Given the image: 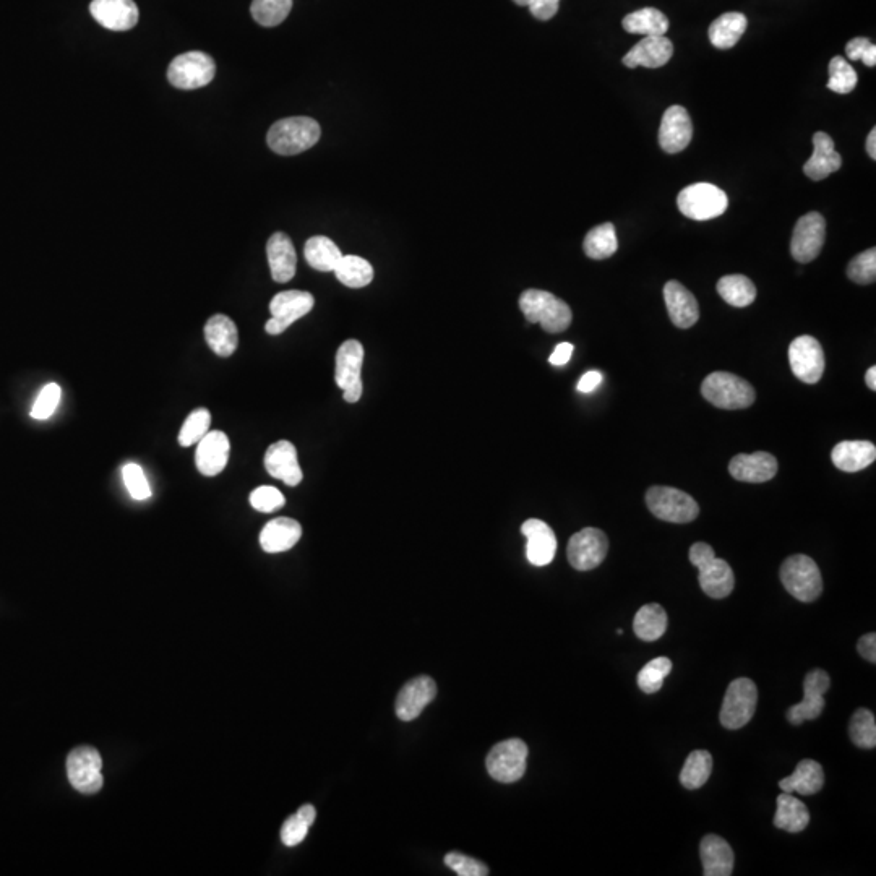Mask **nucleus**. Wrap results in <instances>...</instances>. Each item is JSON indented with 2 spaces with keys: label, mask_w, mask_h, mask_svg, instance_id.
Instances as JSON below:
<instances>
[{
  "label": "nucleus",
  "mask_w": 876,
  "mask_h": 876,
  "mask_svg": "<svg viewBox=\"0 0 876 876\" xmlns=\"http://www.w3.org/2000/svg\"><path fill=\"white\" fill-rule=\"evenodd\" d=\"M622 26L623 30L632 33V35L666 36L667 30H669V20L661 10L646 7V9L628 13L627 17L622 20Z\"/></svg>",
  "instance_id": "36"
},
{
  "label": "nucleus",
  "mask_w": 876,
  "mask_h": 876,
  "mask_svg": "<svg viewBox=\"0 0 876 876\" xmlns=\"http://www.w3.org/2000/svg\"><path fill=\"white\" fill-rule=\"evenodd\" d=\"M520 309L529 323H539L547 333H562L572 325L570 305L541 289H528L520 297Z\"/></svg>",
  "instance_id": "1"
},
{
  "label": "nucleus",
  "mask_w": 876,
  "mask_h": 876,
  "mask_svg": "<svg viewBox=\"0 0 876 876\" xmlns=\"http://www.w3.org/2000/svg\"><path fill=\"white\" fill-rule=\"evenodd\" d=\"M813 146H815V150H813L812 158L808 159L803 166V172L812 181H823L833 172L841 169L842 158L838 151L834 150L833 138L825 132H816L813 135Z\"/></svg>",
  "instance_id": "28"
},
{
  "label": "nucleus",
  "mask_w": 876,
  "mask_h": 876,
  "mask_svg": "<svg viewBox=\"0 0 876 876\" xmlns=\"http://www.w3.org/2000/svg\"><path fill=\"white\" fill-rule=\"evenodd\" d=\"M667 312L675 327L687 330L700 318V307L695 296L679 281H669L664 288Z\"/></svg>",
  "instance_id": "26"
},
{
  "label": "nucleus",
  "mask_w": 876,
  "mask_h": 876,
  "mask_svg": "<svg viewBox=\"0 0 876 876\" xmlns=\"http://www.w3.org/2000/svg\"><path fill=\"white\" fill-rule=\"evenodd\" d=\"M286 499L276 487L262 486L250 494V505L260 513H273L284 507Z\"/></svg>",
  "instance_id": "53"
},
{
  "label": "nucleus",
  "mask_w": 876,
  "mask_h": 876,
  "mask_svg": "<svg viewBox=\"0 0 876 876\" xmlns=\"http://www.w3.org/2000/svg\"><path fill=\"white\" fill-rule=\"evenodd\" d=\"M857 82H859L857 72L852 69V65L846 59L839 56L831 59L829 62V90L838 93V95H849L855 90Z\"/></svg>",
  "instance_id": "46"
},
{
  "label": "nucleus",
  "mask_w": 876,
  "mask_h": 876,
  "mask_svg": "<svg viewBox=\"0 0 876 876\" xmlns=\"http://www.w3.org/2000/svg\"><path fill=\"white\" fill-rule=\"evenodd\" d=\"M584 254L593 260H604L612 257L619 249V241L615 234L614 224L604 223L591 229L584 237Z\"/></svg>",
  "instance_id": "41"
},
{
  "label": "nucleus",
  "mask_w": 876,
  "mask_h": 876,
  "mask_svg": "<svg viewBox=\"0 0 876 876\" xmlns=\"http://www.w3.org/2000/svg\"><path fill=\"white\" fill-rule=\"evenodd\" d=\"M789 364L792 374L800 382L815 385L825 374V353L818 340L813 336L803 335L795 338L789 346Z\"/></svg>",
  "instance_id": "15"
},
{
  "label": "nucleus",
  "mask_w": 876,
  "mask_h": 876,
  "mask_svg": "<svg viewBox=\"0 0 876 876\" xmlns=\"http://www.w3.org/2000/svg\"><path fill=\"white\" fill-rule=\"evenodd\" d=\"M103 760L93 747H78L67 756V776L70 784L82 794H96L103 789Z\"/></svg>",
  "instance_id": "12"
},
{
  "label": "nucleus",
  "mask_w": 876,
  "mask_h": 876,
  "mask_svg": "<svg viewBox=\"0 0 876 876\" xmlns=\"http://www.w3.org/2000/svg\"><path fill=\"white\" fill-rule=\"evenodd\" d=\"M701 862L705 876H730L734 870L735 855L726 839L708 834L700 844Z\"/></svg>",
  "instance_id": "29"
},
{
  "label": "nucleus",
  "mask_w": 876,
  "mask_h": 876,
  "mask_svg": "<svg viewBox=\"0 0 876 876\" xmlns=\"http://www.w3.org/2000/svg\"><path fill=\"white\" fill-rule=\"evenodd\" d=\"M865 382H867L868 388L872 391H876V367L872 365L870 369L867 370V374H865Z\"/></svg>",
  "instance_id": "60"
},
{
  "label": "nucleus",
  "mask_w": 876,
  "mask_h": 876,
  "mask_svg": "<svg viewBox=\"0 0 876 876\" xmlns=\"http://www.w3.org/2000/svg\"><path fill=\"white\" fill-rule=\"evenodd\" d=\"M445 865L460 876H487L489 868L477 859L460 852H450L445 855Z\"/></svg>",
  "instance_id": "52"
},
{
  "label": "nucleus",
  "mask_w": 876,
  "mask_h": 876,
  "mask_svg": "<svg viewBox=\"0 0 876 876\" xmlns=\"http://www.w3.org/2000/svg\"><path fill=\"white\" fill-rule=\"evenodd\" d=\"M62 390L57 383H49L41 390L38 398H36L33 408H31V417L36 421H44L54 414L59 401H61Z\"/></svg>",
  "instance_id": "50"
},
{
  "label": "nucleus",
  "mask_w": 876,
  "mask_h": 876,
  "mask_svg": "<svg viewBox=\"0 0 876 876\" xmlns=\"http://www.w3.org/2000/svg\"><path fill=\"white\" fill-rule=\"evenodd\" d=\"M849 734L854 745L865 750L876 747V722L875 714L868 709L860 708L855 711L849 726Z\"/></svg>",
  "instance_id": "45"
},
{
  "label": "nucleus",
  "mask_w": 876,
  "mask_h": 876,
  "mask_svg": "<svg viewBox=\"0 0 876 876\" xmlns=\"http://www.w3.org/2000/svg\"><path fill=\"white\" fill-rule=\"evenodd\" d=\"M229 451H231V443L228 435L221 430L208 432L198 442L197 453H195L198 471L207 477H215L223 473L224 468L228 466Z\"/></svg>",
  "instance_id": "23"
},
{
  "label": "nucleus",
  "mask_w": 876,
  "mask_h": 876,
  "mask_svg": "<svg viewBox=\"0 0 876 876\" xmlns=\"http://www.w3.org/2000/svg\"><path fill=\"white\" fill-rule=\"evenodd\" d=\"M756 701H758V690L753 680L745 677L734 680L727 688L726 696L722 701L721 714H719L722 726L732 730L747 726L755 714Z\"/></svg>",
  "instance_id": "9"
},
{
  "label": "nucleus",
  "mask_w": 876,
  "mask_h": 876,
  "mask_svg": "<svg viewBox=\"0 0 876 876\" xmlns=\"http://www.w3.org/2000/svg\"><path fill=\"white\" fill-rule=\"evenodd\" d=\"M646 505L656 518L667 523H692L700 515V507L692 495L674 487H651L646 492Z\"/></svg>",
  "instance_id": "6"
},
{
  "label": "nucleus",
  "mask_w": 876,
  "mask_h": 876,
  "mask_svg": "<svg viewBox=\"0 0 876 876\" xmlns=\"http://www.w3.org/2000/svg\"><path fill=\"white\" fill-rule=\"evenodd\" d=\"M335 275L340 283L348 288H365L374 280V267L365 258L343 255L338 267L335 268Z\"/></svg>",
  "instance_id": "39"
},
{
  "label": "nucleus",
  "mask_w": 876,
  "mask_h": 876,
  "mask_svg": "<svg viewBox=\"0 0 876 876\" xmlns=\"http://www.w3.org/2000/svg\"><path fill=\"white\" fill-rule=\"evenodd\" d=\"M528 745L521 739H508L497 743L489 755L486 766L490 778L503 784L520 781L526 773Z\"/></svg>",
  "instance_id": "8"
},
{
  "label": "nucleus",
  "mask_w": 876,
  "mask_h": 876,
  "mask_svg": "<svg viewBox=\"0 0 876 876\" xmlns=\"http://www.w3.org/2000/svg\"><path fill=\"white\" fill-rule=\"evenodd\" d=\"M292 9V0H254L250 13L258 25L278 26L288 18Z\"/></svg>",
  "instance_id": "44"
},
{
  "label": "nucleus",
  "mask_w": 876,
  "mask_h": 876,
  "mask_svg": "<svg viewBox=\"0 0 876 876\" xmlns=\"http://www.w3.org/2000/svg\"><path fill=\"white\" fill-rule=\"evenodd\" d=\"M516 5H520V7H528L529 0H513Z\"/></svg>",
  "instance_id": "61"
},
{
  "label": "nucleus",
  "mask_w": 876,
  "mask_h": 876,
  "mask_svg": "<svg viewBox=\"0 0 876 876\" xmlns=\"http://www.w3.org/2000/svg\"><path fill=\"white\" fill-rule=\"evenodd\" d=\"M315 816L317 812L309 803L299 808L296 815L289 816L281 828V841L284 846L294 847L301 844L309 833L310 826L314 825Z\"/></svg>",
  "instance_id": "43"
},
{
  "label": "nucleus",
  "mask_w": 876,
  "mask_h": 876,
  "mask_svg": "<svg viewBox=\"0 0 876 876\" xmlns=\"http://www.w3.org/2000/svg\"><path fill=\"white\" fill-rule=\"evenodd\" d=\"M322 130L310 117H288L271 125L267 142L271 150L283 156H294L309 150L320 140Z\"/></svg>",
  "instance_id": "2"
},
{
  "label": "nucleus",
  "mask_w": 876,
  "mask_h": 876,
  "mask_svg": "<svg viewBox=\"0 0 876 876\" xmlns=\"http://www.w3.org/2000/svg\"><path fill=\"white\" fill-rule=\"evenodd\" d=\"M674 44L666 36H645L640 43L633 46L623 57V65L628 69L646 67V69H659L664 67L672 59Z\"/></svg>",
  "instance_id": "24"
},
{
  "label": "nucleus",
  "mask_w": 876,
  "mask_h": 876,
  "mask_svg": "<svg viewBox=\"0 0 876 876\" xmlns=\"http://www.w3.org/2000/svg\"><path fill=\"white\" fill-rule=\"evenodd\" d=\"M825 237V218L816 211L803 215L795 224L794 234H792V257L799 263L813 262L823 249Z\"/></svg>",
  "instance_id": "17"
},
{
  "label": "nucleus",
  "mask_w": 876,
  "mask_h": 876,
  "mask_svg": "<svg viewBox=\"0 0 876 876\" xmlns=\"http://www.w3.org/2000/svg\"><path fill=\"white\" fill-rule=\"evenodd\" d=\"M211 414L207 408H198L189 414L179 432L181 447H192L210 432Z\"/></svg>",
  "instance_id": "47"
},
{
  "label": "nucleus",
  "mask_w": 876,
  "mask_h": 876,
  "mask_svg": "<svg viewBox=\"0 0 876 876\" xmlns=\"http://www.w3.org/2000/svg\"><path fill=\"white\" fill-rule=\"evenodd\" d=\"M573 354V344L570 343H560L557 348H555L554 353L550 356V364L552 365H565L568 361H570V357Z\"/></svg>",
  "instance_id": "58"
},
{
  "label": "nucleus",
  "mask_w": 876,
  "mask_h": 876,
  "mask_svg": "<svg viewBox=\"0 0 876 876\" xmlns=\"http://www.w3.org/2000/svg\"><path fill=\"white\" fill-rule=\"evenodd\" d=\"M677 205L683 216L695 221L719 218L729 207L726 192L708 182L688 185L677 197Z\"/></svg>",
  "instance_id": "7"
},
{
  "label": "nucleus",
  "mask_w": 876,
  "mask_h": 876,
  "mask_svg": "<svg viewBox=\"0 0 876 876\" xmlns=\"http://www.w3.org/2000/svg\"><path fill=\"white\" fill-rule=\"evenodd\" d=\"M216 64L208 54L190 51L177 56L169 64L168 80L179 90H197L215 78Z\"/></svg>",
  "instance_id": "10"
},
{
  "label": "nucleus",
  "mask_w": 876,
  "mask_h": 876,
  "mask_svg": "<svg viewBox=\"0 0 876 876\" xmlns=\"http://www.w3.org/2000/svg\"><path fill=\"white\" fill-rule=\"evenodd\" d=\"M90 12L99 25L111 31L132 30L140 17L134 0H93Z\"/></svg>",
  "instance_id": "20"
},
{
  "label": "nucleus",
  "mask_w": 876,
  "mask_h": 876,
  "mask_svg": "<svg viewBox=\"0 0 876 876\" xmlns=\"http://www.w3.org/2000/svg\"><path fill=\"white\" fill-rule=\"evenodd\" d=\"M267 257L270 263L271 278L276 283H288L296 276L297 255L288 234L275 232L268 239Z\"/></svg>",
  "instance_id": "27"
},
{
  "label": "nucleus",
  "mask_w": 876,
  "mask_h": 876,
  "mask_svg": "<svg viewBox=\"0 0 876 876\" xmlns=\"http://www.w3.org/2000/svg\"><path fill=\"white\" fill-rule=\"evenodd\" d=\"M776 815L774 826L784 829L787 833H800L810 823V813L805 803L795 799L789 792H782L776 800Z\"/></svg>",
  "instance_id": "34"
},
{
  "label": "nucleus",
  "mask_w": 876,
  "mask_h": 876,
  "mask_svg": "<svg viewBox=\"0 0 876 876\" xmlns=\"http://www.w3.org/2000/svg\"><path fill=\"white\" fill-rule=\"evenodd\" d=\"M867 153L872 159H876V129H872L867 138Z\"/></svg>",
  "instance_id": "59"
},
{
  "label": "nucleus",
  "mask_w": 876,
  "mask_h": 876,
  "mask_svg": "<svg viewBox=\"0 0 876 876\" xmlns=\"http://www.w3.org/2000/svg\"><path fill=\"white\" fill-rule=\"evenodd\" d=\"M205 340L211 351L219 357H229L239 346V331L228 315H213L205 325Z\"/></svg>",
  "instance_id": "32"
},
{
  "label": "nucleus",
  "mask_w": 876,
  "mask_h": 876,
  "mask_svg": "<svg viewBox=\"0 0 876 876\" xmlns=\"http://www.w3.org/2000/svg\"><path fill=\"white\" fill-rule=\"evenodd\" d=\"M831 460L844 473H857L876 460V447L867 440H847L834 447Z\"/></svg>",
  "instance_id": "31"
},
{
  "label": "nucleus",
  "mask_w": 876,
  "mask_h": 876,
  "mask_svg": "<svg viewBox=\"0 0 876 876\" xmlns=\"http://www.w3.org/2000/svg\"><path fill=\"white\" fill-rule=\"evenodd\" d=\"M609 552V539L601 529L584 528L573 534L568 542V562L578 572H589L599 567Z\"/></svg>",
  "instance_id": "14"
},
{
  "label": "nucleus",
  "mask_w": 876,
  "mask_h": 876,
  "mask_svg": "<svg viewBox=\"0 0 876 876\" xmlns=\"http://www.w3.org/2000/svg\"><path fill=\"white\" fill-rule=\"evenodd\" d=\"M831 679L823 669H813L803 680V700L787 711V721L800 726L802 722L820 718L825 709V693L829 690Z\"/></svg>",
  "instance_id": "16"
},
{
  "label": "nucleus",
  "mask_w": 876,
  "mask_h": 876,
  "mask_svg": "<svg viewBox=\"0 0 876 876\" xmlns=\"http://www.w3.org/2000/svg\"><path fill=\"white\" fill-rule=\"evenodd\" d=\"M781 581L787 593L800 602H813L823 593L820 568L808 555H792L782 563Z\"/></svg>",
  "instance_id": "5"
},
{
  "label": "nucleus",
  "mask_w": 876,
  "mask_h": 876,
  "mask_svg": "<svg viewBox=\"0 0 876 876\" xmlns=\"http://www.w3.org/2000/svg\"><path fill=\"white\" fill-rule=\"evenodd\" d=\"M521 533L528 539L526 557L531 565L546 567L554 560L555 552H557V537L549 524L531 518V520L524 521Z\"/></svg>",
  "instance_id": "21"
},
{
  "label": "nucleus",
  "mask_w": 876,
  "mask_h": 876,
  "mask_svg": "<svg viewBox=\"0 0 876 876\" xmlns=\"http://www.w3.org/2000/svg\"><path fill=\"white\" fill-rule=\"evenodd\" d=\"M435 696H437V685L434 679L421 675L409 680L396 696V716L404 722L414 721L421 716L422 711L430 705V701L434 700Z\"/></svg>",
  "instance_id": "18"
},
{
  "label": "nucleus",
  "mask_w": 876,
  "mask_h": 876,
  "mask_svg": "<svg viewBox=\"0 0 876 876\" xmlns=\"http://www.w3.org/2000/svg\"><path fill=\"white\" fill-rule=\"evenodd\" d=\"M125 487L135 500H148L151 497L150 484L146 481L143 469L135 463L125 464L122 468Z\"/></svg>",
  "instance_id": "51"
},
{
  "label": "nucleus",
  "mask_w": 876,
  "mask_h": 876,
  "mask_svg": "<svg viewBox=\"0 0 876 876\" xmlns=\"http://www.w3.org/2000/svg\"><path fill=\"white\" fill-rule=\"evenodd\" d=\"M304 255L310 267L325 273L335 271L343 258L340 247L325 236L310 237L309 241L305 242Z\"/></svg>",
  "instance_id": "37"
},
{
  "label": "nucleus",
  "mask_w": 876,
  "mask_h": 876,
  "mask_svg": "<svg viewBox=\"0 0 876 876\" xmlns=\"http://www.w3.org/2000/svg\"><path fill=\"white\" fill-rule=\"evenodd\" d=\"M701 395L719 409L735 411L750 408L756 400L752 385L729 372H713L701 383Z\"/></svg>",
  "instance_id": "4"
},
{
  "label": "nucleus",
  "mask_w": 876,
  "mask_h": 876,
  "mask_svg": "<svg viewBox=\"0 0 876 876\" xmlns=\"http://www.w3.org/2000/svg\"><path fill=\"white\" fill-rule=\"evenodd\" d=\"M633 630L643 641H656L667 630V614L659 604H646L636 612Z\"/></svg>",
  "instance_id": "38"
},
{
  "label": "nucleus",
  "mask_w": 876,
  "mask_h": 876,
  "mask_svg": "<svg viewBox=\"0 0 876 876\" xmlns=\"http://www.w3.org/2000/svg\"><path fill=\"white\" fill-rule=\"evenodd\" d=\"M690 562L698 568V581L703 593L713 599H724L734 591L735 576L726 560L718 559L713 547L696 542L690 549Z\"/></svg>",
  "instance_id": "3"
},
{
  "label": "nucleus",
  "mask_w": 876,
  "mask_h": 876,
  "mask_svg": "<svg viewBox=\"0 0 876 876\" xmlns=\"http://www.w3.org/2000/svg\"><path fill=\"white\" fill-rule=\"evenodd\" d=\"M857 649H859L860 656L867 659V661L875 664L876 662V635L875 633H867V635L862 636L860 638L859 643H857Z\"/></svg>",
  "instance_id": "56"
},
{
  "label": "nucleus",
  "mask_w": 876,
  "mask_h": 876,
  "mask_svg": "<svg viewBox=\"0 0 876 876\" xmlns=\"http://www.w3.org/2000/svg\"><path fill=\"white\" fill-rule=\"evenodd\" d=\"M302 536L301 524L292 518H276L265 524L260 533V546L267 554H280L296 546Z\"/></svg>",
  "instance_id": "30"
},
{
  "label": "nucleus",
  "mask_w": 876,
  "mask_h": 876,
  "mask_svg": "<svg viewBox=\"0 0 876 876\" xmlns=\"http://www.w3.org/2000/svg\"><path fill=\"white\" fill-rule=\"evenodd\" d=\"M713 773V756L706 750H695L688 755L680 773V782L688 791L705 786Z\"/></svg>",
  "instance_id": "40"
},
{
  "label": "nucleus",
  "mask_w": 876,
  "mask_h": 876,
  "mask_svg": "<svg viewBox=\"0 0 876 876\" xmlns=\"http://www.w3.org/2000/svg\"><path fill=\"white\" fill-rule=\"evenodd\" d=\"M719 296L732 307H748L756 299V288L747 276L729 275L721 278L718 283Z\"/></svg>",
  "instance_id": "42"
},
{
  "label": "nucleus",
  "mask_w": 876,
  "mask_h": 876,
  "mask_svg": "<svg viewBox=\"0 0 876 876\" xmlns=\"http://www.w3.org/2000/svg\"><path fill=\"white\" fill-rule=\"evenodd\" d=\"M560 0H529V12L533 13V17L542 22H547L550 18H554L559 12Z\"/></svg>",
  "instance_id": "55"
},
{
  "label": "nucleus",
  "mask_w": 876,
  "mask_h": 876,
  "mask_svg": "<svg viewBox=\"0 0 876 876\" xmlns=\"http://www.w3.org/2000/svg\"><path fill=\"white\" fill-rule=\"evenodd\" d=\"M670 670H672V662L669 657H656L640 670L638 687L649 695L659 692Z\"/></svg>",
  "instance_id": "48"
},
{
  "label": "nucleus",
  "mask_w": 876,
  "mask_h": 876,
  "mask_svg": "<svg viewBox=\"0 0 876 876\" xmlns=\"http://www.w3.org/2000/svg\"><path fill=\"white\" fill-rule=\"evenodd\" d=\"M315 299L310 292L284 291L276 294L270 302L271 318L265 325L268 335H281L299 318L310 314Z\"/></svg>",
  "instance_id": "13"
},
{
  "label": "nucleus",
  "mask_w": 876,
  "mask_h": 876,
  "mask_svg": "<svg viewBox=\"0 0 876 876\" xmlns=\"http://www.w3.org/2000/svg\"><path fill=\"white\" fill-rule=\"evenodd\" d=\"M602 382L601 372H596V370H591L588 374H584L581 377L580 383H578V391L581 393H591V391L596 390Z\"/></svg>",
  "instance_id": "57"
},
{
  "label": "nucleus",
  "mask_w": 876,
  "mask_h": 876,
  "mask_svg": "<svg viewBox=\"0 0 876 876\" xmlns=\"http://www.w3.org/2000/svg\"><path fill=\"white\" fill-rule=\"evenodd\" d=\"M846 54L851 61H862L867 67L876 65V46L867 38H855L846 46Z\"/></svg>",
  "instance_id": "54"
},
{
  "label": "nucleus",
  "mask_w": 876,
  "mask_h": 876,
  "mask_svg": "<svg viewBox=\"0 0 876 876\" xmlns=\"http://www.w3.org/2000/svg\"><path fill=\"white\" fill-rule=\"evenodd\" d=\"M265 469L271 477L280 479L289 487L299 486L304 477L297 460L296 447L288 440H280L268 447L265 453Z\"/></svg>",
  "instance_id": "22"
},
{
  "label": "nucleus",
  "mask_w": 876,
  "mask_h": 876,
  "mask_svg": "<svg viewBox=\"0 0 876 876\" xmlns=\"http://www.w3.org/2000/svg\"><path fill=\"white\" fill-rule=\"evenodd\" d=\"M825 786V771L818 761H800L794 773L779 782L782 792H799L800 795H813Z\"/></svg>",
  "instance_id": "33"
},
{
  "label": "nucleus",
  "mask_w": 876,
  "mask_h": 876,
  "mask_svg": "<svg viewBox=\"0 0 876 876\" xmlns=\"http://www.w3.org/2000/svg\"><path fill=\"white\" fill-rule=\"evenodd\" d=\"M693 137L692 119L682 106H670L662 116L659 145L670 155L685 150Z\"/></svg>",
  "instance_id": "19"
},
{
  "label": "nucleus",
  "mask_w": 876,
  "mask_h": 876,
  "mask_svg": "<svg viewBox=\"0 0 876 876\" xmlns=\"http://www.w3.org/2000/svg\"><path fill=\"white\" fill-rule=\"evenodd\" d=\"M778 460L766 451H756L752 455H737L729 464V473L734 479L750 484L768 482L778 474Z\"/></svg>",
  "instance_id": "25"
},
{
  "label": "nucleus",
  "mask_w": 876,
  "mask_h": 876,
  "mask_svg": "<svg viewBox=\"0 0 876 876\" xmlns=\"http://www.w3.org/2000/svg\"><path fill=\"white\" fill-rule=\"evenodd\" d=\"M362 364H364V346L357 340L344 341L336 353V385L343 390L344 401L357 403L361 400Z\"/></svg>",
  "instance_id": "11"
},
{
  "label": "nucleus",
  "mask_w": 876,
  "mask_h": 876,
  "mask_svg": "<svg viewBox=\"0 0 876 876\" xmlns=\"http://www.w3.org/2000/svg\"><path fill=\"white\" fill-rule=\"evenodd\" d=\"M747 25V17L743 13H724L709 26V41L714 48H734L747 30Z\"/></svg>",
  "instance_id": "35"
},
{
  "label": "nucleus",
  "mask_w": 876,
  "mask_h": 876,
  "mask_svg": "<svg viewBox=\"0 0 876 876\" xmlns=\"http://www.w3.org/2000/svg\"><path fill=\"white\" fill-rule=\"evenodd\" d=\"M847 276L857 284H872L876 278V249L865 250L864 254L852 258L847 267Z\"/></svg>",
  "instance_id": "49"
}]
</instances>
